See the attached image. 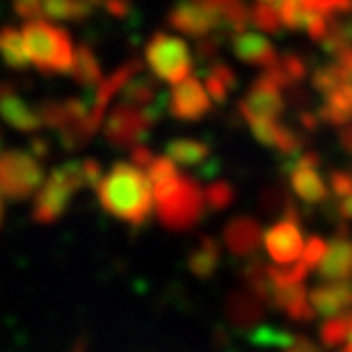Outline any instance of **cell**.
<instances>
[{"label":"cell","instance_id":"29","mask_svg":"<svg viewBox=\"0 0 352 352\" xmlns=\"http://www.w3.org/2000/svg\"><path fill=\"white\" fill-rule=\"evenodd\" d=\"M222 21L227 32H245V28L250 25V10L243 0H231V3L222 5Z\"/></svg>","mask_w":352,"mask_h":352},{"label":"cell","instance_id":"32","mask_svg":"<svg viewBox=\"0 0 352 352\" xmlns=\"http://www.w3.org/2000/svg\"><path fill=\"white\" fill-rule=\"evenodd\" d=\"M352 46V21L346 23H334L329 28L327 37L322 39V51L327 55H339L341 51Z\"/></svg>","mask_w":352,"mask_h":352},{"label":"cell","instance_id":"13","mask_svg":"<svg viewBox=\"0 0 352 352\" xmlns=\"http://www.w3.org/2000/svg\"><path fill=\"white\" fill-rule=\"evenodd\" d=\"M309 300L318 316H343L352 309V284H348V279L322 281L309 293Z\"/></svg>","mask_w":352,"mask_h":352},{"label":"cell","instance_id":"21","mask_svg":"<svg viewBox=\"0 0 352 352\" xmlns=\"http://www.w3.org/2000/svg\"><path fill=\"white\" fill-rule=\"evenodd\" d=\"M0 115L5 117V122H10L14 129H23V131H30L34 126H39V117L37 112L32 108L21 101L16 94L12 91H5L0 96Z\"/></svg>","mask_w":352,"mask_h":352},{"label":"cell","instance_id":"51","mask_svg":"<svg viewBox=\"0 0 352 352\" xmlns=\"http://www.w3.org/2000/svg\"><path fill=\"white\" fill-rule=\"evenodd\" d=\"M348 339H350V343H352V311L348 314Z\"/></svg>","mask_w":352,"mask_h":352},{"label":"cell","instance_id":"16","mask_svg":"<svg viewBox=\"0 0 352 352\" xmlns=\"http://www.w3.org/2000/svg\"><path fill=\"white\" fill-rule=\"evenodd\" d=\"M284 176L291 179L293 192L307 204H322L327 199L329 190L318 174V167H307V165H293L284 172Z\"/></svg>","mask_w":352,"mask_h":352},{"label":"cell","instance_id":"50","mask_svg":"<svg viewBox=\"0 0 352 352\" xmlns=\"http://www.w3.org/2000/svg\"><path fill=\"white\" fill-rule=\"evenodd\" d=\"M332 3H334L336 12H348L352 7V0H332Z\"/></svg>","mask_w":352,"mask_h":352},{"label":"cell","instance_id":"3","mask_svg":"<svg viewBox=\"0 0 352 352\" xmlns=\"http://www.w3.org/2000/svg\"><path fill=\"white\" fill-rule=\"evenodd\" d=\"M28 67L41 74H72L76 48L65 28L48 19H30L21 28Z\"/></svg>","mask_w":352,"mask_h":352},{"label":"cell","instance_id":"28","mask_svg":"<svg viewBox=\"0 0 352 352\" xmlns=\"http://www.w3.org/2000/svg\"><path fill=\"white\" fill-rule=\"evenodd\" d=\"M250 23L267 34H281V19L279 12L267 3H256L250 10Z\"/></svg>","mask_w":352,"mask_h":352},{"label":"cell","instance_id":"19","mask_svg":"<svg viewBox=\"0 0 352 352\" xmlns=\"http://www.w3.org/2000/svg\"><path fill=\"white\" fill-rule=\"evenodd\" d=\"M91 12V3L87 0H39L37 19L48 21H82Z\"/></svg>","mask_w":352,"mask_h":352},{"label":"cell","instance_id":"56","mask_svg":"<svg viewBox=\"0 0 352 352\" xmlns=\"http://www.w3.org/2000/svg\"><path fill=\"white\" fill-rule=\"evenodd\" d=\"M87 3H91V5H94V3H103V0H87Z\"/></svg>","mask_w":352,"mask_h":352},{"label":"cell","instance_id":"48","mask_svg":"<svg viewBox=\"0 0 352 352\" xmlns=\"http://www.w3.org/2000/svg\"><path fill=\"white\" fill-rule=\"evenodd\" d=\"M336 62H339V65H341L343 69H346L348 74H352V46L336 55Z\"/></svg>","mask_w":352,"mask_h":352},{"label":"cell","instance_id":"15","mask_svg":"<svg viewBox=\"0 0 352 352\" xmlns=\"http://www.w3.org/2000/svg\"><path fill=\"white\" fill-rule=\"evenodd\" d=\"M322 281H341L352 274V243L346 238V231L336 236L318 265Z\"/></svg>","mask_w":352,"mask_h":352},{"label":"cell","instance_id":"53","mask_svg":"<svg viewBox=\"0 0 352 352\" xmlns=\"http://www.w3.org/2000/svg\"><path fill=\"white\" fill-rule=\"evenodd\" d=\"M258 3H267V5H277L279 0H258Z\"/></svg>","mask_w":352,"mask_h":352},{"label":"cell","instance_id":"11","mask_svg":"<svg viewBox=\"0 0 352 352\" xmlns=\"http://www.w3.org/2000/svg\"><path fill=\"white\" fill-rule=\"evenodd\" d=\"M224 248H227L236 258L254 256L263 241V229L254 217L238 215L227 222L224 227Z\"/></svg>","mask_w":352,"mask_h":352},{"label":"cell","instance_id":"44","mask_svg":"<svg viewBox=\"0 0 352 352\" xmlns=\"http://www.w3.org/2000/svg\"><path fill=\"white\" fill-rule=\"evenodd\" d=\"M298 122H300V126L305 131H316L320 126V117H318V112H311V110H302L300 115H298Z\"/></svg>","mask_w":352,"mask_h":352},{"label":"cell","instance_id":"38","mask_svg":"<svg viewBox=\"0 0 352 352\" xmlns=\"http://www.w3.org/2000/svg\"><path fill=\"white\" fill-rule=\"evenodd\" d=\"M279 62H281V67H284V72L288 76V80H291V85H298V82H302L307 78V62L302 60L300 55L286 53Z\"/></svg>","mask_w":352,"mask_h":352},{"label":"cell","instance_id":"42","mask_svg":"<svg viewBox=\"0 0 352 352\" xmlns=\"http://www.w3.org/2000/svg\"><path fill=\"white\" fill-rule=\"evenodd\" d=\"M131 160H133V163H135L138 167H142V170H146V165H149L151 160H153V153H151V149H146V146L135 144V146H133V151H131Z\"/></svg>","mask_w":352,"mask_h":352},{"label":"cell","instance_id":"49","mask_svg":"<svg viewBox=\"0 0 352 352\" xmlns=\"http://www.w3.org/2000/svg\"><path fill=\"white\" fill-rule=\"evenodd\" d=\"M339 215L346 217V220H352V195L343 197L341 204H339Z\"/></svg>","mask_w":352,"mask_h":352},{"label":"cell","instance_id":"23","mask_svg":"<svg viewBox=\"0 0 352 352\" xmlns=\"http://www.w3.org/2000/svg\"><path fill=\"white\" fill-rule=\"evenodd\" d=\"M252 112L263 117H272L277 119L281 112H284V98H281V91L274 89H261V87H252L248 98L243 101Z\"/></svg>","mask_w":352,"mask_h":352},{"label":"cell","instance_id":"7","mask_svg":"<svg viewBox=\"0 0 352 352\" xmlns=\"http://www.w3.org/2000/svg\"><path fill=\"white\" fill-rule=\"evenodd\" d=\"M41 163L30 153L10 151L0 158V195L10 199H23L41 186Z\"/></svg>","mask_w":352,"mask_h":352},{"label":"cell","instance_id":"31","mask_svg":"<svg viewBox=\"0 0 352 352\" xmlns=\"http://www.w3.org/2000/svg\"><path fill=\"white\" fill-rule=\"evenodd\" d=\"M204 195H206V206L210 210L229 208L231 204H234V199H236L234 186H231L229 181H224V179H217V181L210 183V186L204 190Z\"/></svg>","mask_w":352,"mask_h":352},{"label":"cell","instance_id":"34","mask_svg":"<svg viewBox=\"0 0 352 352\" xmlns=\"http://www.w3.org/2000/svg\"><path fill=\"white\" fill-rule=\"evenodd\" d=\"M336 23L332 14H322V12H309L305 10V19H302V28L307 30V34L314 41H322L327 37L329 28Z\"/></svg>","mask_w":352,"mask_h":352},{"label":"cell","instance_id":"24","mask_svg":"<svg viewBox=\"0 0 352 352\" xmlns=\"http://www.w3.org/2000/svg\"><path fill=\"white\" fill-rule=\"evenodd\" d=\"M72 76L80 85H98V82H101V67H98V60H96V55L91 53V48L80 46L78 51H76Z\"/></svg>","mask_w":352,"mask_h":352},{"label":"cell","instance_id":"27","mask_svg":"<svg viewBox=\"0 0 352 352\" xmlns=\"http://www.w3.org/2000/svg\"><path fill=\"white\" fill-rule=\"evenodd\" d=\"M295 339H298V336L286 332V329L261 325V322L250 332V341L254 343V346H265V348H288Z\"/></svg>","mask_w":352,"mask_h":352},{"label":"cell","instance_id":"35","mask_svg":"<svg viewBox=\"0 0 352 352\" xmlns=\"http://www.w3.org/2000/svg\"><path fill=\"white\" fill-rule=\"evenodd\" d=\"M279 19L281 25H286L288 30H298L302 28V19H305V7L300 0H279Z\"/></svg>","mask_w":352,"mask_h":352},{"label":"cell","instance_id":"14","mask_svg":"<svg viewBox=\"0 0 352 352\" xmlns=\"http://www.w3.org/2000/svg\"><path fill=\"white\" fill-rule=\"evenodd\" d=\"M231 48H234V55L241 62H248V65L254 67H270L274 62H279L277 51L272 48V44L267 41L263 34L258 32H238L231 39Z\"/></svg>","mask_w":352,"mask_h":352},{"label":"cell","instance_id":"5","mask_svg":"<svg viewBox=\"0 0 352 352\" xmlns=\"http://www.w3.org/2000/svg\"><path fill=\"white\" fill-rule=\"evenodd\" d=\"M163 108H167V96H158V101L151 105H135L122 101L108 115L105 138L115 146H129L142 142L153 129V124L158 122Z\"/></svg>","mask_w":352,"mask_h":352},{"label":"cell","instance_id":"40","mask_svg":"<svg viewBox=\"0 0 352 352\" xmlns=\"http://www.w3.org/2000/svg\"><path fill=\"white\" fill-rule=\"evenodd\" d=\"M329 188H332L334 197H339V199L352 195V174L334 170L332 174H329Z\"/></svg>","mask_w":352,"mask_h":352},{"label":"cell","instance_id":"8","mask_svg":"<svg viewBox=\"0 0 352 352\" xmlns=\"http://www.w3.org/2000/svg\"><path fill=\"white\" fill-rule=\"evenodd\" d=\"M167 23L176 32L199 39L213 30H224L222 5L208 3V0H179L167 14Z\"/></svg>","mask_w":352,"mask_h":352},{"label":"cell","instance_id":"22","mask_svg":"<svg viewBox=\"0 0 352 352\" xmlns=\"http://www.w3.org/2000/svg\"><path fill=\"white\" fill-rule=\"evenodd\" d=\"M0 58H3L5 65L12 67V69H30V67H28L21 28L7 25V28L0 30Z\"/></svg>","mask_w":352,"mask_h":352},{"label":"cell","instance_id":"30","mask_svg":"<svg viewBox=\"0 0 352 352\" xmlns=\"http://www.w3.org/2000/svg\"><path fill=\"white\" fill-rule=\"evenodd\" d=\"M348 339V314L329 316L320 327V341L325 348H336Z\"/></svg>","mask_w":352,"mask_h":352},{"label":"cell","instance_id":"25","mask_svg":"<svg viewBox=\"0 0 352 352\" xmlns=\"http://www.w3.org/2000/svg\"><path fill=\"white\" fill-rule=\"evenodd\" d=\"M243 277H245V284H248L256 295H261V298L265 300V305H270L272 293H274V284H272L270 274H267V265H263L261 261H250L248 265H245Z\"/></svg>","mask_w":352,"mask_h":352},{"label":"cell","instance_id":"43","mask_svg":"<svg viewBox=\"0 0 352 352\" xmlns=\"http://www.w3.org/2000/svg\"><path fill=\"white\" fill-rule=\"evenodd\" d=\"M302 7L309 12H322V14H334V3L332 0H300Z\"/></svg>","mask_w":352,"mask_h":352},{"label":"cell","instance_id":"17","mask_svg":"<svg viewBox=\"0 0 352 352\" xmlns=\"http://www.w3.org/2000/svg\"><path fill=\"white\" fill-rule=\"evenodd\" d=\"M318 117L329 126L352 124V82H343L325 94V103L318 108Z\"/></svg>","mask_w":352,"mask_h":352},{"label":"cell","instance_id":"36","mask_svg":"<svg viewBox=\"0 0 352 352\" xmlns=\"http://www.w3.org/2000/svg\"><path fill=\"white\" fill-rule=\"evenodd\" d=\"M222 44H224V30H213L204 34V37L197 39V60L199 62L213 60Z\"/></svg>","mask_w":352,"mask_h":352},{"label":"cell","instance_id":"37","mask_svg":"<svg viewBox=\"0 0 352 352\" xmlns=\"http://www.w3.org/2000/svg\"><path fill=\"white\" fill-rule=\"evenodd\" d=\"M327 252V243L322 241L320 236H311L305 245V250H302V263H305L307 267H318L322 256H325Z\"/></svg>","mask_w":352,"mask_h":352},{"label":"cell","instance_id":"2","mask_svg":"<svg viewBox=\"0 0 352 352\" xmlns=\"http://www.w3.org/2000/svg\"><path fill=\"white\" fill-rule=\"evenodd\" d=\"M153 208L163 227L172 231L192 229L206 215V195L192 176H181L179 172L167 179L153 181Z\"/></svg>","mask_w":352,"mask_h":352},{"label":"cell","instance_id":"26","mask_svg":"<svg viewBox=\"0 0 352 352\" xmlns=\"http://www.w3.org/2000/svg\"><path fill=\"white\" fill-rule=\"evenodd\" d=\"M311 82L320 94H329L332 89L343 85V82H352V74H348L339 62L336 65H322L314 72Z\"/></svg>","mask_w":352,"mask_h":352},{"label":"cell","instance_id":"18","mask_svg":"<svg viewBox=\"0 0 352 352\" xmlns=\"http://www.w3.org/2000/svg\"><path fill=\"white\" fill-rule=\"evenodd\" d=\"M220 243L210 236H204L199 245L188 254V267L197 279H210L220 267Z\"/></svg>","mask_w":352,"mask_h":352},{"label":"cell","instance_id":"4","mask_svg":"<svg viewBox=\"0 0 352 352\" xmlns=\"http://www.w3.org/2000/svg\"><path fill=\"white\" fill-rule=\"evenodd\" d=\"M101 179V167L94 160L85 163H67L65 167L55 170L48 179L41 181L37 201H34V217L39 222H53L65 213L69 201L82 186H96Z\"/></svg>","mask_w":352,"mask_h":352},{"label":"cell","instance_id":"33","mask_svg":"<svg viewBox=\"0 0 352 352\" xmlns=\"http://www.w3.org/2000/svg\"><path fill=\"white\" fill-rule=\"evenodd\" d=\"M124 101L135 103V105H151L153 98H156V85H153L151 78H138V80H129L122 89Z\"/></svg>","mask_w":352,"mask_h":352},{"label":"cell","instance_id":"55","mask_svg":"<svg viewBox=\"0 0 352 352\" xmlns=\"http://www.w3.org/2000/svg\"><path fill=\"white\" fill-rule=\"evenodd\" d=\"M341 352H352V343H350V346H346V348H343Z\"/></svg>","mask_w":352,"mask_h":352},{"label":"cell","instance_id":"54","mask_svg":"<svg viewBox=\"0 0 352 352\" xmlns=\"http://www.w3.org/2000/svg\"><path fill=\"white\" fill-rule=\"evenodd\" d=\"M0 222H3V199H0Z\"/></svg>","mask_w":352,"mask_h":352},{"label":"cell","instance_id":"9","mask_svg":"<svg viewBox=\"0 0 352 352\" xmlns=\"http://www.w3.org/2000/svg\"><path fill=\"white\" fill-rule=\"evenodd\" d=\"M263 245L277 265L295 263L302 256V250H305L300 220H288V217H284L281 222L272 224L263 234Z\"/></svg>","mask_w":352,"mask_h":352},{"label":"cell","instance_id":"1","mask_svg":"<svg viewBox=\"0 0 352 352\" xmlns=\"http://www.w3.org/2000/svg\"><path fill=\"white\" fill-rule=\"evenodd\" d=\"M96 197L105 213L131 227H142L153 213V190L146 170L135 163H115L96 181Z\"/></svg>","mask_w":352,"mask_h":352},{"label":"cell","instance_id":"6","mask_svg":"<svg viewBox=\"0 0 352 352\" xmlns=\"http://www.w3.org/2000/svg\"><path fill=\"white\" fill-rule=\"evenodd\" d=\"M146 65L156 78L170 82V85H179L192 72V62H190L188 44L172 34L156 32L151 41L146 44Z\"/></svg>","mask_w":352,"mask_h":352},{"label":"cell","instance_id":"10","mask_svg":"<svg viewBox=\"0 0 352 352\" xmlns=\"http://www.w3.org/2000/svg\"><path fill=\"white\" fill-rule=\"evenodd\" d=\"M167 110L181 122H197L210 110L208 91L204 89L199 78H188L174 85L172 94L167 96Z\"/></svg>","mask_w":352,"mask_h":352},{"label":"cell","instance_id":"20","mask_svg":"<svg viewBox=\"0 0 352 352\" xmlns=\"http://www.w3.org/2000/svg\"><path fill=\"white\" fill-rule=\"evenodd\" d=\"M167 156H170L176 165L183 167H197L206 163L210 156V146L204 140H190V138H179L172 140L167 144Z\"/></svg>","mask_w":352,"mask_h":352},{"label":"cell","instance_id":"41","mask_svg":"<svg viewBox=\"0 0 352 352\" xmlns=\"http://www.w3.org/2000/svg\"><path fill=\"white\" fill-rule=\"evenodd\" d=\"M208 72H210V74H215L217 78H220L229 89H236V87H238V76L234 74V69L227 67L224 62H213V65L208 67Z\"/></svg>","mask_w":352,"mask_h":352},{"label":"cell","instance_id":"12","mask_svg":"<svg viewBox=\"0 0 352 352\" xmlns=\"http://www.w3.org/2000/svg\"><path fill=\"white\" fill-rule=\"evenodd\" d=\"M265 314V300L250 286L238 288L227 298V318L238 329H254Z\"/></svg>","mask_w":352,"mask_h":352},{"label":"cell","instance_id":"46","mask_svg":"<svg viewBox=\"0 0 352 352\" xmlns=\"http://www.w3.org/2000/svg\"><path fill=\"white\" fill-rule=\"evenodd\" d=\"M105 5H108L110 14H115V16H126L131 10L129 0H105Z\"/></svg>","mask_w":352,"mask_h":352},{"label":"cell","instance_id":"47","mask_svg":"<svg viewBox=\"0 0 352 352\" xmlns=\"http://www.w3.org/2000/svg\"><path fill=\"white\" fill-rule=\"evenodd\" d=\"M339 142L343 146V151L352 153V124L339 126Z\"/></svg>","mask_w":352,"mask_h":352},{"label":"cell","instance_id":"45","mask_svg":"<svg viewBox=\"0 0 352 352\" xmlns=\"http://www.w3.org/2000/svg\"><path fill=\"white\" fill-rule=\"evenodd\" d=\"M284 352H320L318 348H316V343L314 341H309L307 336H298L291 346L284 348Z\"/></svg>","mask_w":352,"mask_h":352},{"label":"cell","instance_id":"39","mask_svg":"<svg viewBox=\"0 0 352 352\" xmlns=\"http://www.w3.org/2000/svg\"><path fill=\"white\" fill-rule=\"evenodd\" d=\"M201 78L206 80V91H208V96L213 98L215 103H227V96H229V87L224 85V82L217 78L215 74H210L208 69H204L201 72Z\"/></svg>","mask_w":352,"mask_h":352},{"label":"cell","instance_id":"52","mask_svg":"<svg viewBox=\"0 0 352 352\" xmlns=\"http://www.w3.org/2000/svg\"><path fill=\"white\" fill-rule=\"evenodd\" d=\"M208 3H215V5H227L231 0H208Z\"/></svg>","mask_w":352,"mask_h":352}]
</instances>
